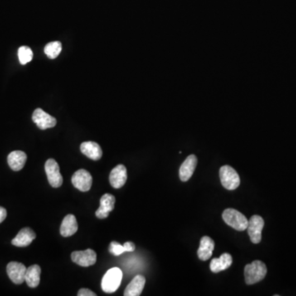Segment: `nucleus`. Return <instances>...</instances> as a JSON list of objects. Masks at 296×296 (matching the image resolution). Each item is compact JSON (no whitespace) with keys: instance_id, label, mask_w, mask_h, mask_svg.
<instances>
[{"instance_id":"25","label":"nucleus","mask_w":296,"mask_h":296,"mask_svg":"<svg viewBox=\"0 0 296 296\" xmlns=\"http://www.w3.org/2000/svg\"><path fill=\"white\" fill-rule=\"evenodd\" d=\"M78 296H96L97 294L94 293V292H92L91 290L89 289H86V288H83V289H81L79 291V293H78Z\"/></svg>"},{"instance_id":"26","label":"nucleus","mask_w":296,"mask_h":296,"mask_svg":"<svg viewBox=\"0 0 296 296\" xmlns=\"http://www.w3.org/2000/svg\"><path fill=\"white\" fill-rule=\"evenodd\" d=\"M125 252H133L135 250V244H133V242H126L125 244H123Z\"/></svg>"},{"instance_id":"14","label":"nucleus","mask_w":296,"mask_h":296,"mask_svg":"<svg viewBox=\"0 0 296 296\" xmlns=\"http://www.w3.org/2000/svg\"><path fill=\"white\" fill-rule=\"evenodd\" d=\"M36 233L31 228L25 227L20 230L17 236L12 240V245L17 247H26L36 239Z\"/></svg>"},{"instance_id":"21","label":"nucleus","mask_w":296,"mask_h":296,"mask_svg":"<svg viewBox=\"0 0 296 296\" xmlns=\"http://www.w3.org/2000/svg\"><path fill=\"white\" fill-rule=\"evenodd\" d=\"M40 273L41 269L39 265H32L26 268L25 281L29 287L36 288L38 287L40 284Z\"/></svg>"},{"instance_id":"17","label":"nucleus","mask_w":296,"mask_h":296,"mask_svg":"<svg viewBox=\"0 0 296 296\" xmlns=\"http://www.w3.org/2000/svg\"><path fill=\"white\" fill-rule=\"evenodd\" d=\"M78 229L79 225L77 222L76 217L73 214H69L63 220L60 227V234L64 237L72 236L78 231Z\"/></svg>"},{"instance_id":"5","label":"nucleus","mask_w":296,"mask_h":296,"mask_svg":"<svg viewBox=\"0 0 296 296\" xmlns=\"http://www.w3.org/2000/svg\"><path fill=\"white\" fill-rule=\"evenodd\" d=\"M45 172L48 180L53 188H59L63 185V176L59 171V164L55 159H49L45 162Z\"/></svg>"},{"instance_id":"8","label":"nucleus","mask_w":296,"mask_h":296,"mask_svg":"<svg viewBox=\"0 0 296 296\" xmlns=\"http://www.w3.org/2000/svg\"><path fill=\"white\" fill-rule=\"evenodd\" d=\"M32 120L34 123H36L37 127H38L41 130H45L47 128H54L57 120L55 117L48 114L46 112L44 111L42 109L38 108L33 112L32 114Z\"/></svg>"},{"instance_id":"7","label":"nucleus","mask_w":296,"mask_h":296,"mask_svg":"<svg viewBox=\"0 0 296 296\" xmlns=\"http://www.w3.org/2000/svg\"><path fill=\"white\" fill-rule=\"evenodd\" d=\"M72 184L82 192H88L93 185V176L88 171L81 169L74 174Z\"/></svg>"},{"instance_id":"1","label":"nucleus","mask_w":296,"mask_h":296,"mask_svg":"<svg viewBox=\"0 0 296 296\" xmlns=\"http://www.w3.org/2000/svg\"><path fill=\"white\" fill-rule=\"evenodd\" d=\"M267 267L262 261L255 260L244 268L245 282L248 285H254L261 282L267 275Z\"/></svg>"},{"instance_id":"22","label":"nucleus","mask_w":296,"mask_h":296,"mask_svg":"<svg viewBox=\"0 0 296 296\" xmlns=\"http://www.w3.org/2000/svg\"><path fill=\"white\" fill-rule=\"evenodd\" d=\"M61 50L62 44L59 41H52V42L48 43L44 49L45 55L51 59H56L61 52Z\"/></svg>"},{"instance_id":"16","label":"nucleus","mask_w":296,"mask_h":296,"mask_svg":"<svg viewBox=\"0 0 296 296\" xmlns=\"http://www.w3.org/2000/svg\"><path fill=\"white\" fill-rule=\"evenodd\" d=\"M80 149L83 155H85L86 157L92 159L93 161H98L101 158L103 154L101 147L95 142H83L81 144Z\"/></svg>"},{"instance_id":"18","label":"nucleus","mask_w":296,"mask_h":296,"mask_svg":"<svg viewBox=\"0 0 296 296\" xmlns=\"http://www.w3.org/2000/svg\"><path fill=\"white\" fill-rule=\"evenodd\" d=\"M26 159H27V156L25 152L21 151H14L8 155L7 163L12 171H19L25 166Z\"/></svg>"},{"instance_id":"10","label":"nucleus","mask_w":296,"mask_h":296,"mask_svg":"<svg viewBox=\"0 0 296 296\" xmlns=\"http://www.w3.org/2000/svg\"><path fill=\"white\" fill-rule=\"evenodd\" d=\"M26 268L22 263L11 262L7 266V273L10 280L15 284L19 285L25 282Z\"/></svg>"},{"instance_id":"12","label":"nucleus","mask_w":296,"mask_h":296,"mask_svg":"<svg viewBox=\"0 0 296 296\" xmlns=\"http://www.w3.org/2000/svg\"><path fill=\"white\" fill-rule=\"evenodd\" d=\"M127 181V169L123 165L115 166L109 175V183L114 189H120Z\"/></svg>"},{"instance_id":"6","label":"nucleus","mask_w":296,"mask_h":296,"mask_svg":"<svg viewBox=\"0 0 296 296\" xmlns=\"http://www.w3.org/2000/svg\"><path fill=\"white\" fill-rule=\"evenodd\" d=\"M263 226H264V220L262 216L254 215L250 218L247 230L252 243L254 244L260 243L262 240V231H263Z\"/></svg>"},{"instance_id":"27","label":"nucleus","mask_w":296,"mask_h":296,"mask_svg":"<svg viewBox=\"0 0 296 296\" xmlns=\"http://www.w3.org/2000/svg\"><path fill=\"white\" fill-rule=\"evenodd\" d=\"M7 217V211L4 207L0 206V223H2Z\"/></svg>"},{"instance_id":"20","label":"nucleus","mask_w":296,"mask_h":296,"mask_svg":"<svg viewBox=\"0 0 296 296\" xmlns=\"http://www.w3.org/2000/svg\"><path fill=\"white\" fill-rule=\"evenodd\" d=\"M146 283L145 277L142 275L136 276L132 282L126 287L123 295L125 296H139L143 291Z\"/></svg>"},{"instance_id":"3","label":"nucleus","mask_w":296,"mask_h":296,"mask_svg":"<svg viewBox=\"0 0 296 296\" xmlns=\"http://www.w3.org/2000/svg\"><path fill=\"white\" fill-rule=\"evenodd\" d=\"M123 273L118 268H110L103 277L101 288L105 293H114L120 286Z\"/></svg>"},{"instance_id":"15","label":"nucleus","mask_w":296,"mask_h":296,"mask_svg":"<svg viewBox=\"0 0 296 296\" xmlns=\"http://www.w3.org/2000/svg\"><path fill=\"white\" fill-rule=\"evenodd\" d=\"M215 248L213 239L208 236H203L200 241V246L197 250V256L201 261L208 260L211 258Z\"/></svg>"},{"instance_id":"23","label":"nucleus","mask_w":296,"mask_h":296,"mask_svg":"<svg viewBox=\"0 0 296 296\" xmlns=\"http://www.w3.org/2000/svg\"><path fill=\"white\" fill-rule=\"evenodd\" d=\"M17 55L20 64L22 65L28 64L29 62H31L33 59V52L28 46H21L17 51Z\"/></svg>"},{"instance_id":"24","label":"nucleus","mask_w":296,"mask_h":296,"mask_svg":"<svg viewBox=\"0 0 296 296\" xmlns=\"http://www.w3.org/2000/svg\"><path fill=\"white\" fill-rule=\"evenodd\" d=\"M109 251L114 256H118L125 252L123 245H121L117 241H113L109 244Z\"/></svg>"},{"instance_id":"2","label":"nucleus","mask_w":296,"mask_h":296,"mask_svg":"<svg viewBox=\"0 0 296 296\" xmlns=\"http://www.w3.org/2000/svg\"><path fill=\"white\" fill-rule=\"evenodd\" d=\"M222 218L228 225L234 228L238 231H244L246 230L249 224V220L244 214L239 212L235 209L227 208L223 211Z\"/></svg>"},{"instance_id":"4","label":"nucleus","mask_w":296,"mask_h":296,"mask_svg":"<svg viewBox=\"0 0 296 296\" xmlns=\"http://www.w3.org/2000/svg\"><path fill=\"white\" fill-rule=\"evenodd\" d=\"M220 179L223 187L228 190H235L240 185V179L235 169L224 166L220 169Z\"/></svg>"},{"instance_id":"11","label":"nucleus","mask_w":296,"mask_h":296,"mask_svg":"<svg viewBox=\"0 0 296 296\" xmlns=\"http://www.w3.org/2000/svg\"><path fill=\"white\" fill-rule=\"evenodd\" d=\"M115 203V197L109 194H105L102 196L99 201V207L98 211H96V216L99 219H104L108 217L109 213L114 208Z\"/></svg>"},{"instance_id":"13","label":"nucleus","mask_w":296,"mask_h":296,"mask_svg":"<svg viewBox=\"0 0 296 296\" xmlns=\"http://www.w3.org/2000/svg\"><path fill=\"white\" fill-rule=\"evenodd\" d=\"M197 165V158L195 155H190L186 158L180 169V178L181 181L186 182L192 177Z\"/></svg>"},{"instance_id":"19","label":"nucleus","mask_w":296,"mask_h":296,"mask_svg":"<svg viewBox=\"0 0 296 296\" xmlns=\"http://www.w3.org/2000/svg\"><path fill=\"white\" fill-rule=\"evenodd\" d=\"M232 257L230 254L225 253L219 258H213L210 263V269L214 273L226 270L232 264Z\"/></svg>"},{"instance_id":"9","label":"nucleus","mask_w":296,"mask_h":296,"mask_svg":"<svg viewBox=\"0 0 296 296\" xmlns=\"http://www.w3.org/2000/svg\"><path fill=\"white\" fill-rule=\"evenodd\" d=\"M72 261L81 267H90L97 263V254L93 249H88L84 251L73 252Z\"/></svg>"}]
</instances>
